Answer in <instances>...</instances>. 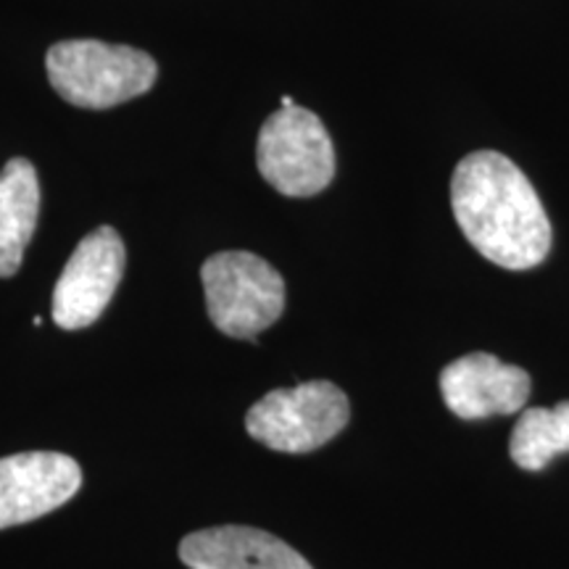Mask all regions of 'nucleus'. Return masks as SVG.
I'll return each mask as SVG.
<instances>
[{
  "label": "nucleus",
  "mask_w": 569,
  "mask_h": 569,
  "mask_svg": "<svg viewBox=\"0 0 569 569\" xmlns=\"http://www.w3.org/2000/svg\"><path fill=\"white\" fill-rule=\"evenodd\" d=\"M459 230L496 267L522 272L551 253V222L538 190L515 161L496 151L469 153L451 177Z\"/></svg>",
  "instance_id": "f257e3e1"
},
{
  "label": "nucleus",
  "mask_w": 569,
  "mask_h": 569,
  "mask_svg": "<svg viewBox=\"0 0 569 569\" xmlns=\"http://www.w3.org/2000/svg\"><path fill=\"white\" fill-rule=\"evenodd\" d=\"M53 90L80 109H111L153 88L159 67L146 51L101 40H63L46 56Z\"/></svg>",
  "instance_id": "f03ea898"
},
{
  "label": "nucleus",
  "mask_w": 569,
  "mask_h": 569,
  "mask_svg": "<svg viewBox=\"0 0 569 569\" xmlns=\"http://www.w3.org/2000/svg\"><path fill=\"white\" fill-rule=\"evenodd\" d=\"M201 280L211 322L230 338H256L284 309L282 274L256 253H213L201 267Z\"/></svg>",
  "instance_id": "7ed1b4c3"
},
{
  "label": "nucleus",
  "mask_w": 569,
  "mask_h": 569,
  "mask_svg": "<svg viewBox=\"0 0 569 569\" xmlns=\"http://www.w3.org/2000/svg\"><path fill=\"white\" fill-rule=\"evenodd\" d=\"M351 419V403L336 382L311 380L272 390L246 415L248 436L272 451L309 453L330 443Z\"/></svg>",
  "instance_id": "20e7f679"
},
{
  "label": "nucleus",
  "mask_w": 569,
  "mask_h": 569,
  "mask_svg": "<svg viewBox=\"0 0 569 569\" xmlns=\"http://www.w3.org/2000/svg\"><path fill=\"white\" fill-rule=\"evenodd\" d=\"M256 163L277 193L309 198L322 193L336 177V148L322 119L293 106L274 111L261 127Z\"/></svg>",
  "instance_id": "39448f33"
},
{
  "label": "nucleus",
  "mask_w": 569,
  "mask_h": 569,
  "mask_svg": "<svg viewBox=\"0 0 569 569\" xmlns=\"http://www.w3.org/2000/svg\"><path fill=\"white\" fill-rule=\"evenodd\" d=\"M127 251L113 227H98L80 240L53 290V322L82 330L103 315L124 274Z\"/></svg>",
  "instance_id": "423d86ee"
},
{
  "label": "nucleus",
  "mask_w": 569,
  "mask_h": 569,
  "mask_svg": "<svg viewBox=\"0 0 569 569\" xmlns=\"http://www.w3.org/2000/svg\"><path fill=\"white\" fill-rule=\"evenodd\" d=\"M82 486V469L67 453L30 451L0 459V530L51 515Z\"/></svg>",
  "instance_id": "0eeeda50"
},
{
  "label": "nucleus",
  "mask_w": 569,
  "mask_h": 569,
  "mask_svg": "<svg viewBox=\"0 0 569 569\" xmlns=\"http://www.w3.org/2000/svg\"><path fill=\"white\" fill-rule=\"evenodd\" d=\"M440 393L459 419L517 415L530 398V375L493 353H467L440 372Z\"/></svg>",
  "instance_id": "6e6552de"
},
{
  "label": "nucleus",
  "mask_w": 569,
  "mask_h": 569,
  "mask_svg": "<svg viewBox=\"0 0 569 569\" xmlns=\"http://www.w3.org/2000/svg\"><path fill=\"white\" fill-rule=\"evenodd\" d=\"M180 559L190 569H315L293 546L246 525L190 532L180 543Z\"/></svg>",
  "instance_id": "1a4fd4ad"
},
{
  "label": "nucleus",
  "mask_w": 569,
  "mask_h": 569,
  "mask_svg": "<svg viewBox=\"0 0 569 569\" xmlns=\"http://www.w3.org/2000/svg\"><path fill=\"white\" fill-rule=\"evenodd\" d=\"M40 213L38 172L27 159H11L0 172V277L19 272Z\"/></svg>",
  "instance_id": "9d476101"
},
{
  "label": "nucleus",
  "mask_w": 569,
  "mask_h": 569,
  "mask_svg": "<svg viewBox=\"0 0 569 569\" xmlns=\"http://www.w3.org/2000/svg\"><path fill=\"white\" fill-rule=\"evenodd\" d=\"M509 453L517 467L540 472L553 457L569 453V401L553 409H528L517 419Z\"/></svg>",
  "instance_id": "9b49d317"
},
{
  "label": "nucleus",
  "mask_w": 569,
  "mask_h": 569,
  "mask_svg": "<svg viewBox=\"0 0 569 569\" xmlns=\"http://www.w3.org/2000/svg\"><path fill=\"white\" fill-rule=\"evenodd\" d=\"M293 98H290V96H282V101H280V109H293Z\"/></svg>",
  "instance_id": "f8f14e48"
}]
</instances>
